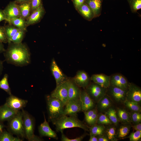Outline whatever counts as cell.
<instances>
[{"mask_svg": "<svg viewBox=\"0 0 141 141\" xmlns=\"http://www.w3.org/2000/svg\"><path fill=\"white\" fill-rule=\"evenodd\" d=\"M5 60L9 64L17 66H23L29 64L31 57L27 47L22 42L8 43L7 49L4 52Z\"/></svg>", "mask_w": 141, "mask_h": 141, "instance_id": "obj_1", "label": "cell"}, {"mask_svg": "<svg viewBox=\"0 0 141 141\" xmlns=\"http://www.w3.org/2000/svg\"><path fill=\"white\" fill-rule=\"evenodd\" d=\"M69 116L62 115L52 122L57 132H61L65 129L74 127L89 131L88 127L78 118L77 115Z\"/></svg>", "mask_w": 141, "mask_h": 141, "instance_id": "obj_2", "label": "cell"}, {"mask_svg": "<svg viewBox=\"0 0 141 141\" xmlns=\"http://www.w3.org/2000/svg\"><path fill=\"white\" fill-rule=\"evenodd\" d=\"M49 121L52 122L63 114L65 104L61 100L50 95L46 98Z\"/></svg>", "mask_w": 141, "mask_h": 141, "instance_id": "obj_3", "label": "cell"}, {"mask_svg": "<svg viewBox=\"0 0 141 141\" xmlns=\"http://www.w3.org/2000/svg\"><path fill=\"white\" fill-rule=\"evenodd\" d=\"M23 128L25 138L29 141H40L42 140L34 134V121L27 111L22 109Z\"/></svg>", "mask_w": 141, "mask_h": 141, "instance_id": "obj_4", "label": "cell"}, {"mask_svg": "<svg viewBox=\"0 0 141 141\" xmlns=\"http://www.w3.org/2000/svg\"><path fill=\"white\" fill-rule=\"evenodd\" d=\"M8 129L9 132L22 139L25 138L23 128L22 111L17 114L8 121Z\"/></svg>", "mask_w": 141, "mask_h": 141, "instance_id": "obj_5", "label": "cell"}, {"mask_svg": "<svg viewBox=\"0 0 141 141\" xmlns=\"http://www.w3.org/2000/svg\"><path fill=\"white\" fill-rule=\"evenodd\" d=\"M95 103H97L106 94L107 89L93 82L90 83L85 89Z\"/></svg>", "mask_w": 141, "mask_h": 141, "instance_id": "obj_6", "label": "cell"}, {"mask_svg": "<svg viewBox=\"0 0 141 141\" xmlns=\"http://www.w3.org/2000/svg\"><path fill=\"white\" fill-rule=\"evenodd\" d=\"M127 90L110 85L107 89L106 93L116 102H124L126 100Z\"/></svg>", "mask_w": 141, "mask_h": 141, "instance_id": "obj_7", "label": "cell"}, {"mask_svg": "<svg viewBox=\"0 0 141 141\" xmlns=\"http://www.w3.org/2000/svg\"><path fill=\"white\" fill-rule=\"evenodd\" d=\"M51 73L54 78L56 83V86H57L66 81L68 79L57 64L55 59L52 60L50 66Z\"/></svg>", "mask_w": 141, "mask_h": 141, "instance_id": "obj_8", "label": "cell"}, {"mask_svg": "<svg viewBox=\"0 0 141 141\" xmlns=\"http://www.w3.org/2000/svg\"><path fill=\"white\" fill-rule=\"evenodd\" d=\"M82 108L80 98L68 101L65 105L62 115H77L78 113L82 111Z\"/></svg>", "mask_w": 141, "mask_h": 141, "instance_id": "obj_9", "label": "cell"}, {"mask_svg": "<svg viewBox=\"0 0 141 141\" xmlns=\"http://www.w3.org/2000/svg\"><path fill=\"white\" fill-rule=\"evenodd\" d=\"M67 80L59 86H56L50 95L51 97L61 100L65 105L68 102V98Z\"/></svg>", "mask_w": 141, "mask_h": 141, "instance_id": "obj_10", "label": "cell"}, {"mask_svg": "<svg viewBox=\"0 0 141 141\" xmlns=\"http://www.w3.org/2000/svg\"><path fill=\"white\" fill-rule=\"evenodd\" d=\"M126 100L140 104L141 102L140 88L132 83H129L126 93Z\"/></svg>", "mask_w": 141, "mask_h": 141, "instance_id": "obj_11", "label": "cell"}, {"mask_svg": "<svg viewBox=\"0 0 141 141\" xmlns=\"http://www.w3.org/2000/svg\"><path fill=\"white\" fill-rule=\"evenodd\" d=\"M28 102L27 100L21 99L11 94L7 98L5 104L12 109L19 111L26 106Z\"/></svg>", "mask_w": 141, "mask_h": 141, "instance_id": "obj_12", "label": "cell"}, {"mask_svg": "<svg viewBox=\"0 0 141 141\" xmlns=\"http://www.w3.org/2000/svg\"><path fill=\"white\" fill-rule=\"evenodd\" d=\"M3 10L7 22L13 19L21 17L18 4L15 1L10 2Z\"/></svg>", "mask_w": 141, "mask_h": 141, "instance_id": "obj_13", "label": "cell"}, {"mask_svg": "<svg viewBox=\"0 0 141 141\" xmlns=\"http://www.w3.org/2000/svg\"><path fill=\"white\" fill-rule=\"evenodd\" d=\"M72 79L78 87L84 89L90 84L91 80L90 77L87 73L82 70L78 71L75 76Z\"/></svg>", "mask_w": 141, "mask_h": 141, "instance_id": "obj_14", "label": "cell"}, {"mask_svg": "<svg viewBox=\"0 0 141 141\" xmlns=\"http://www.w3.org/2000/svg\"><path fill=\"white\" fill-rule=\"evenodd\" d=\"M45 13V10L42 4L38 8L31 13L26 20L27 27L39 22L43 18Z\"/></svg>", "mask_w": 141, "mask_h": 141, "instance_id": "obj_15", "label": "cell"}, {"mask_svg": "<svg viewBox=\"0 0 141 141\" xmlns=\"http://www.w3.org/2000/svg\"><path fill=\"white\" fill-rule=\"evenodd\" d=\"M68 88V101L79 99L81 91L72 79H68L67 80Z\"/></svg>", "mask_w": 141, "mask_h": 141, "instance_id": "obj_16", "label": "cell"}, {"mask_svg": "<svg viewBox=\"0 0 141 141\" xmlns=\"http://www.w3.org/2000/svg\"><path fill=\"white\" fill-rule=\"evenodd\" d=\"M43 115L44 121L38 127V131L40 135L42 137H47L57 139L58 137L56 132L52 130L50 127L48 122L46 120L44 113Z\"/></svg>", "mask_w": 141, "mask_h": 141, "instance_id": "obj_17", "label": "cell"}, {"mask_svg": "<svg viewBox=\"0 0 141 141\" xmlns=\"http://www.w3.org/2000/svg\"><path fill=\"white\" fill-rule=\"evenodd\" d=\"M129 83L126 78L121 74H116L110 76V85L126 90Z\"/></svg>", "mask_w": 141, "mask_h": 141, "instance_id": "obj_18", "label": "cell"}, {"mask_svg": "<svg viewBox=\"0 0 141 141\" xmlns=\"http://www.w3.org/2000/svg\"><path fill=\"white\" fill-rule=\"evenodd\" d=\"M80 98L82 103V111L84 112L95 108V102L85 89L81 91Z\"/></svg>", "mask_w": 141, "mask_h": 141, "instance_id": "obj_19", "label": "cell"}, {"mask_svg": "<svg viewBox=\"0 0 141 141\" xmlns=\"http://www.w3.org/2000/svg\"><path fill=\"white\" fill-rule=\"evenodd\" d=\"M18 112L12 109L5 103L0 106V122L9 121Z\"/></svg>", "mask_w": 141, "mask_h": 141, "instance_id": "obj_20", "label": "cell"}, {"mask_svg": "<svg viewBox=\"0 0 141 141\" xmlns=\"http://www.w3.org/2000/svg\"><path fill=\"white\" fill-rule=\"evenodd\" d=\"M91 80L101 86L107 89L110 86V76L103 74H94L90 77Z\"/></svg>", "mask_w": 141, "mask_h": 141, "instance_id": "obj_21", "label": "cell"}, {"mask_svg": "<svg viewBox=\"0 0 141 141\" xmlns=\"http://www.w3.org/2000/svg\"><path fill=\"white\" fill-rule=\"evenodd\" d=\"M103 0H85V3L92 11L94 18L98 17L101 15Z\"/></svg>", "mask_w": 141, "mask_h": 141, "instance_id": "obj_22", "label": "cell"}, {"mask_svg": "<svg viewBox=\"0 0 141 141\" xmlns=\"http://www.w3.org/2000/svg\"><path fill=\"white\" fill-rule=\"evenodd\" d=\"M76 10L84 18L88 21H91L94 18L92 11L85 3Z\"/></svg>", "mask_w": 141, "mask_h": 141, "instance_id": "obj_23", "label": "cell"}, {"mask_svg": "<svg viewBox=\"0 0 141 141\" xmlns=\"http://www.w3.org/2000/svg\"><path fill=\"white\" fill-rule=\"evenodd\" d=\"M97 110L101 112H105L111 105V98L107 94L97 102Z\"/></svg>", "mask_w": 141, "mask_h": 141, "instance_id": "obj_24", "label": "cell"}, {"mask_svg": "<svg viewBox=\"0 0 141 141\" xmlns=\"http://www.w3.org/2000/svg\"><path fill=\"white\" fill-rule=\"evenodd\" d=\"M21 17L26 20L31 13V8L29 1L18 4Z\"/></svg>", "mask_w": 141, "mask_h": 141, "instance_id": "obj_25", "label": "cell"}, {"mask_svg": "<svg viewBox=\"0 0 141 141\" xmlns=\"http://www.w3.org/2000/svg\"><path fill=\"white\" fill-rule=\"evenodd\" d=\"M105 130V127L104 126L97 124L89 128L90 134L95 136L103 135Z\"/></svg>", "mask_w": 141, "mask_h": 141, "instance_id": "obj_26", "label": "cell"}, {"mask_svg": "<svg viewBox=\"0 0 141 141\" xmlns=\"http://www.w3.org/2000/svg\"><path fill=\"white\" fill-rule=\"evenodd\" d=\"M8 22L9 24L13 25L20 30H27V26L26 20L21 17L13 19Z\"/></svg>", "mask_w": 141, "mask_h": 141, "instance_id": "obj_27", "label": "cell"}, {"mask_svg": "<svg viewBox=\"0 0 141 141\" xmlns=\"http://www.w3.org/2000/svg\"><path fill=\"white\" fill-rule=\"evenodd\" d=\"M116 113L118 120L121 122L127 124L131 122L129 113L125 109H119Z\"/></svg>", "mask_w": 141, "mask_h": 141, "instance_id": "obj_28", "label": "cell"}, {"mask_svg": "<svg viewBox=\"0 0 141 141\" xmlns=\"http://www.w3.org/2000/svg\"><path fill=\"white\" fill-rule=\"evenodd\" d=\"M4 26L8 41V43H9L10 42L11 39L12 37L20 29L9 24Z\"/></svg>", "mask_w": 141, "mask_h": 141, "instance_id": "obj_29", "label": "cell"}, {"mask_svg": "<svg viewBox=\"0 0 141 141\" xmlns=\"http://www.w3.org/2000/svg\"><path fill=\"white\" fill-rule=\"evenodd\" d=\"M19 137H14L10 132L4 130L0 135V141H22Z\"/></svg>", "mask_w": 141, "mask_h": 141, "instance_id": "obj_30", "label": "cell"}, {"mask_svg": "<svg viewBox=\"0 0 141 141\" xmlns=\"http://www.w3.org/2000/svg\"><path fill=\"white\" fill-rule=\"evenodd\" d=\"M105 114L108 117L112 123L115 125H118V119L116 111L115 109L110 107L105 112Z\"/></svg>", "mask_w": 141, "mask_h": 141, "instance_id": "obj_31", "label": "cell"}, {"mask_svg": "<svg viewBox=\"0 0 141 141\" xmlns=\"http://www.w3.org/2000/svg\"><path fill=\"white\" fill-rule=\"evenodd\" d=\"M8 80V75L5 74L0 81V88L4 90L10 95L12 94Z\"/></svg>", "mask_w": 141, "mask_h": 141, "instance_id": "obj_32", "label": "cell"}, {"mask_svg": "<svg viewBox=\"0 0 141 141\" xmlns=\"http://www.w3.org/2000/svg\"><path fill=\"white\" fill-rule=\"evenodd\" d=\"M26 31L22 30H19L11 38L10 43L11 42L14 43H21L24 38Z\"/></svg>", "mask_w": 141, "mask_h": 141, "instance_id": "obj_33", "label": "cell"}, {"mask_svg": "<svg viewBox=\"0 0 141 141\" xmlns=\"http://www.w3.org/2000/svg\"><path fill=\"white\" fill-rule=\"evenodd\" d=\"M124 103L125 106L132 111L140 112L141 107L138 103L127 100H125Z\"/></svg>", "mask_w": 141, "mask_h": 141, "instance_id": "obj_34", "label": "cell"}, {"mask_svg": "<svg viewBox=\"0 0 141 141\" xmlns=\"http://www.w3.org/2000/svg\"><path fill=\"white\" fill-rule=\"evenodd\" d=\"M127 1L132 13H136L141 9V0H127Z\"/></svg>", "mask_w": 141, "mask_h": 141, "instance_id": "obj_35", "label": "cell"}, {"mask_svg": "<svg viewBox=\"0 0 141 141\" xmlns=\"http://www.w3.org/2000/svg\"><path fill=\"white\" fill-rule=\"evenodd\" d=\"M112 123L105 114H99L98 115L96 124L100 125H111Z\"/></svg>", "mask_w": 141, "mask_h": 141, "instance_id": "obj_36", "label": "cell"}, {"mask_svg": "<svg viewBox=\"0 0 141 141\" xmlns=\"http://www.w3.org/2000/svg\"><path fill=\"white\" fill-rule=\"evenodd\" d=\"M130 128V125H125L121 126L118 131V137L122 138L126 137L129 133Z\"/></svg>", "mask_w": 141, "mask_h": 141, "instance_id": "obj_37", "label": "cell"}, {"mask_svg": "<svg viewBox=\"0 0 141 141\" xmlns=\"http://www.w3.org/2000/svg\"><path fill=\"white\" fill-rule=\"evenodd\" d=\"M107 137L109 140L116 141L117 139L116 138V128L114 127H110L108 128L105 132Z\"/></svg>", "mask_w": 141, "mask_h": 141, "instance_id": "obj_38", "label": "cell"}, {"mask_svg": "<svg viewBox=\"0 0 141 141\" xmlns=\"http://www.w3.org/2000/svg\"><path fill=\"white\" fill-rule=\"evenodd\" d=\"M131 122L134 124L140 122L141 121V114L140 112L132 111L129 113Z\"/></svg>", "mask_w": 141, "mask_h": 141, "instance_id": "obj_39", "label": "cell"}, {"mask_svg": "<svg viewBox=\"0 0 141 141\" xmlns=\"http://www.w3.org/2000/svg\"><path fill=\"white\" fill-rule=\"evenodd\" d=\"M61 140L62 141H81L86 136L85 133L80 136L74 139H70L67 137L63 133V131L61 132Z\"/></svg>", "mask_w": 141, "mask_h": 141, "instance_id": "obj_40", "label": "cell"}, {"mask_svg": "<svg viewBox=\"0 0 141 141\" xmlns=\"http://www.w3.org/2000/svg\"><path fill=\"white\" fill-rule=\"evenodd\" d=\"M128 137L129 138L130 141H139L141 138V131H136L133 132Z\"/></svg>", "mask_w": 141, "mask_h": 141, "instance_id": "obj_41", "label": "cell"}, {"mask_svg": "<svg viewBox=\"0 0 141 141\" xmlns=\"http://www.w3.org/2000/svg\"><path fill=\"white\" fill-rule=\"evenodd\" d=\"M31 13L40 7L42 4V0H30Z\"/></svg>", "mask_w": 141, "mask_h": 141, "instance_id": "obj_42", "label": "cell"}, {"mask_svg": "<svg viewBox=\"0 0 141 141\" xmlns=\"http://www.w3.org/2000/svg\"><path fill=\"white\" fill-rule=\"evenodd\" d=\"M0 42L4 43H8L4 26H0Z\"/></svg>", "mask_w": 141, "mask_h": 141, "instance_id": "obj_43", "label": "cell"}, {"mask_svg": "<svg viewBox=\"0 0 141 141\" xmlns=\"http://www.w3.org/2000/svg\"><path fill=\"white\" fill-rule=\"evenodd\" d=\"M98 116V114L97 110L90 118L87 122V124L91 126L96 124Z\"/></svg>", "mask_w": 141, "mask_h": 141, "instance_id": "obj_44", "label": "cell"}, {"mask_svg": "<svg viewBox=\"0 0 141 141\" xmlns=\"http://www.w3.org/2000/svg\"><path fill=\"white\" fill-rule=\"evenodd\" d=\"M97 110L95 108L84 112L85 119L87 122L93 114Z\"/></svg>", "mask_w": 141, "mask_h": 141, "instance_id": "obj_45", "label": "cell"}, {"mask_svg": "<svg viewBox=\"0 0 141 141\" xmlns=\"http://www.w3.org/2000/svg\"><path fill=\"white\" fill-rule=\"evenodd\" d=\"M85 0H73L72 1L74 7L77 9L84 4Z\"/></svg>", "mask_w": 141, "mask_h": 141, "instance_id": "obj_46", "label": "cell"}, {"mask_svg": "<svg viewBox=\"0 0 141 141\" xmlns=\"http://www.w3.org/2000/svg\"><path fill=\"white\" fill-rule=\"evenodd\" d=\"M131 127L133 130L136 131H141V124L140 122L134 124V125L132 126Z\"/></svg>", "mask_w": 141, "mask_h": 141, "instance_id": "obj_47", "label": "cell"}, {"mask_svg": "<svg viewBox=\"0 0 141 141\" xmlns=\"http://www.w3.org/2000/svg\"><path fill=\"white\" fill-rule=\"evenodd\" d=\"M6 16L3 10L0 9V23L3 20L6 21Z\"/></svg>", "mask_w": 141, "mask_h": 141, "instance_id": "obj_48", "label": "cell"}, {"mask_svg": "<svg viewBox=\"0 0 141 141\" xmlns=\"http://www.w3.org/2000/svg\"><path fill=\"white\" fill-rule=\"evenodd\" d=\"M97 138L98 141H108L109 140L107 137L103 135L96 136Z\"/></svg>", "mask_w": 141, "mask_h": 141, "instance_id": "obj_49", "label": "cell"}, {"mask_svg": "<svg viewBox=\"0 0 141 141\" xmlns=\"http://www.w3.org/2000/svg\"><path fill=\"white\" fill-rule=\"evenodd\" d=\"M90 136L89 141H98L97 137L96 136H93L90 134Z\"/></svg>", "mask_w": 141, "mask_h": 141, "instance_id": "obj_50", "label": "cell"}, {"mask_svg": "<svg viewBox=\"0 0 141 141\" xmlns=\"http://www.w3.org/2000/svg\"><path fill=\"white\" fill-rule=\"evenodd\" d=\"M5 50L3 43L0 42V53L4 52Z\"/></svg>", "mask_w": 141, "mask_h": 141, "instance_id": "obj_51", "label": "cell"}, {"mask_svg": "<svg viewBox=\"0 0 141 141\" xmlns=\"http://www.w3.org/2000/svg\"><path fill=\"white\" fill-rule=\"evenodd\" d=\"M5 127L3 122H0V135L3 131V129Z\"/></svg>", "mask_w": 141, "mask_h": 141, "instance_id": "obj_52", "label": "cell"}, {"mask_svg": "<svg viewBox=\"0 0 141 141\" xmlns=\"http://www.w3.org/2000/svg\"><path fill=\"white\" fill-rule=\"evenodd\" d=\"M3 69V62L0 60V75L1 74Z\"/></svg>", "mask_w": 141, "mask_h": 141, "instance_id": "obj_53", "label": "cell"}, {"mask_svg": "<svg viewBox=\"0 0 141 141\" xmlns=\"http://www.w3.org/2000/svg\"><path fill=\"white\" fill-rule=\"evenodd\" d=\"M30 0H15V1L18 4L22 3L29 2Z\"/></svg>", "mask_w": 141, "mask_h": 141, "instance_id": "obj_54", "label": "cell"}]
</instances>
